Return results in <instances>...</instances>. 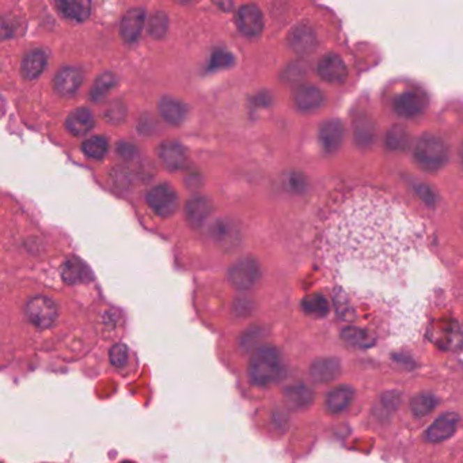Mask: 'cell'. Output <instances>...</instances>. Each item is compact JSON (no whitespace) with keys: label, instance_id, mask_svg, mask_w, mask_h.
I'll return each mask as SVG.
<instances>
[{"label":"cell","instance_id":"obj_1","mask_svg":"<svg viewBox=\"0 0 463 463\" xmlns=\"http://www.w3.org/2000/svg\"><path fill=\"white\" fill-rule=\"evenodd\" d=\"M423 227L404 208L377 193L349 199L326 234V256L341 285L354 291L405 287L424 256Z\"/></svg>","mask_w":463,"mask_h":463},{"label":"cell","instance_id":"obj_2","mask_svg":"<svg viewBox=\"0 0 463 463\" xmlns=\"http://www.w3.org/2000/svg\"><path fill=\"white\" fill-rule=\"evenodd\" d=\"M248 375L255 386L265 387L278 382L283 375L280 354L273 347H259L249 361Z\"/></svg>","mask_w":463,"mask_h":463},{"label":"cell","instance_id":"obj_3","mask_svg":"<svg viewBox=\"0 0 463 463\" xmlns=\"http://www.w3.org/2000/svg\"><path fill=\"white\" fill-rule=\"evenodd\" d=\"M414 158L421 169L427 172H437L447 163L448 147L446 142L437 135L427 133L416 143Z\"/></svg>","mask_w":463,"mask_h":463},{"label":"cell","instance_id":"obj_4","mask_svg":"<svg viewBox=\"0 0 463 463\" xmlns=\"http://www.w3.org/2000/svg\"><path fill=\"white\" fill-rule=\"evenodd\" d=\"M27 319L40 329H48L54 325L59 317L57 305L48 296H34L26 303Z\"/></svg>","mask_w":463,"mask_h":463},{"label":"cell","instance_id":"obj_5","mask_svg":"<svg viewBox=\"0 0 463 463\" xmlns=\"http://www.w3.org/2000/svg\"><path fill=\"white\" fill-rule=\"evenodd\" d=\"M229 282L236 289H250L258 283L261 278V269L257 261L252 257L241 258L236 261L227 273Z\"/></svg>","mask_w":463,"mask_h":463},{"label":"cell","instance_id":"obj_6","mask_svg":"<svg viewBox=\"0 0 463 463\" xmlns=\"http://www.w3.org/2000/svg\"><path fill=\"white\" fill-rule=\"evenodd\" d=\"M147 203L158 216L169 218L179 208V196L169 185L159 183L149 190Z\"/></svg>","mask_w":463,"mask_h":463},{"label":"cell","instance_id":"obj_7","mask_svg":"<svg viewBox=\"0 0 463 463\" xmlns=\"http://www.w3.org/2000/svg\"><path fill=\"white\" fill-rule=\"evenodd\" d=\"M317 71L322 80L331 84H342L348 77V68L344 60L335 53L325 54L319 60Z\"/></svg>","mask_w":463,"mask_h":463},{"label":"cell","instance_id":"obj_8","mask_svg":"<svg viewBox=\"0 0 463 463\" xmlns=\"http://www.w3.org/2000/svg\"><path fill=\"white\" fill-rule=\"evenodd\" d=\"M238 29L248 37H257L264 29V17L255 4H245L236 13Z\"/></svg>","mask_w":463,"mask_h":463},{"label":"cell","instance_id":"obj_9","mask_svg":"<svg viewBox=\"0 0 463 463\" xmlns=\"http://www.w3.org/2000/svg\"><path fill=\"white\" fill-rule=\"evenodd\" d=\"M319 143L325 153L333 154L337 153L344 142L345 128L340 120H328L319 127Z\"/></svg>","mask_w":463,"mask_h":463},{"label":"cell","instance_id":"obj_10","mask_svg":"<svg viewBox=\"0 0 463 463\" xmlns=\"http://www.w3.org/2000/svg\"><path fill=\"white\" fill-rule=\"evenodd\" d=\"M427 107V100L417 91H407L398 96L394 101V110L398 116L413 119L420 116Z\"/></svg>","mask_w":463,"mask_h":463},{"label":"cell","instance_id":"obj_11","mask_svg":"<svg viewBox=\"0 0 463 463\" xmlns=\"http://www.w3.org/2000/svg\"><path fill=\"white\" fill-rule=\"evenodd\" d=\"M83 82V74L77 67H63L54 77V90L61 97H73Z\"/></svg>","mask_w":463,"mask_h":463},{"label":"cell","instance_id":"obj_12","mask_svg":"<svg viewBox=\"0 0 463 463\" xmlns=\"http://www.w3.org/2000/svg\"><path fill=\"white\" fill-rule=\"evenodd\" d=\"M294 103L299 110L310 113V112H315L324 106L325 96L318 87L305 84V86H299L294 91Z\"/></svg>","mask_w":463,"mask_h":463},{"label":"cell","instance_id":"obj_13","mask_svg":"<svg viewBox=\"0 0 463 463\" xmlns=\"http://www.w3.org/2000/svg\"><path fill=\"white\" fill-rule=\"evenodd\" d=\"M460 423V416L455 413H444L427 430L425 439L431 443H439L450 438Z\"/></svg>","mask_w":463,"mask_h":463},{"label":"cell","instance_id":"obj_14","mask_svg":"<svg viewBox=\"0 0 463 463\" xmlns=\"http://www.w3.org/2000/svg\"><path fill=\"white\" fill-rule=\"evenodd\" d=\"M341 374V363L335 358H321L312 363L310 375L317 384H329Z\"/></svg>","mask_w":463,"mask_h":463},{"label":"cell","instance_id":"obj_15","mask_svg":"<svg viewBox=\"0 0 463 463\" xmlns=\"http://www.w3.org/2000/svg\"><path fill=\"white\" fill-rule=\"evenodd\" d=\"M146 22V13L143 8H132L124 15L121 26H120V33L124 41L128 44H133L139 40L142 34V29Z\"/></svg>","mask_w":463,"mask_h":463},{"label":"cell","instance_id":"obj_16","mask_svg":"<svg viewBox=\"0 0 463 463\" xmlns=\"http://www.w3.org/2000/svg\"><path fill=\"white\" fill-rule=\"evenodd\" d=\"M158 155L163 166L169 170H181L186 165V150L177 142H165L160 144Z\"/></svg>","mask_w":463,"mask_h":463},{"label":"cell","instance_id":"obj_17","mask_svg":"<svg viewBox=\"0 0 463 463\" xmlns=\"http://www.w3.org/2000/svg\"><path fill=\"white\" fill-rule=\"evenodd\" d=\"M212 236L219 246L229 249V250L235 249L241 242L239 229L232 222L226 220V219L219 220L213 225Z\"/></svg>","mask_w":463,"mask_h":463},{"label":"cell","instance_id":"obj_18","mask_svg":"<svg viewBox=\"0 0 463 463\" xmlns=\"http://www.w3.org/2000/svg\"><path fill=\"white\" fill-rule=\"evenodd\" d=\"M213 206L212 203L203 196H196L188 202L185 206V215L192 227H202L204 225L209 215L212 213Z\"/></svg>","mask_w":463,"mask_h":463},{"label":"cell","instance_id":"obj_19","mask_svg":"<svg viewBox=\"0 0 463 463\" xmlns=\"http://www.w3.org/2000/svg\"><path fill=\"white\" fill-rule=\"evenodd\" d=\"M289 47L301 54H308L317 47V37L314 30L306 25L296 26L288 37Z\"/></svg>","mask_w":463,"mask_h":463},{"label":"cell","instance_id":"obj_20","mask_svg":"<svg viewBox=\"0 0 463 463\" xmlns=\"http://www.w3.org/2000/svg\"><path fill=\"white\" fill-rule=\"evenodd\" d=\"M45 66H47V53L45 52L40 48L29 51L22 60L21 74L27 80L37 79L45 70Z\"/></svg>","mask_w":463,"mask_h":463},{"label":"cell","instance_id":"obj_21","mask_svg":"<svg viewBox=\"0 0 463 463\" xmlns=\"http://www.w3.org/2000/svg\"><path fill=\"white\" fill-rule=\"evenodd\" d=\"M94 124V116L87 107H79L74 110L66 120V127L75 136L86 135L89 130H91Z\"/></svg>","mask_w":463,"mask_h":463},{"label":"cell","instance_id":"obj_22","mask_svg":"<svg viewBox=\"0 0 463 463\" xmlns=\"http://www.w3.org/2000/svg\"><path fill=\"white\" fill-rule=\"evenodd\" d=\"M158 109L163 120L173 126H179L181 123H183L186 117V106L173 97H163L159 101Z\"/></svg>","mask_w":463,"mask_h":463},{"label":"cell","instance_id":"obj_23","mask_svg":"<svg viewBox=\"0 0 463 463\" xmlns=\"http://www.w3.org/2000/svg\"><path fill=\"white\" fill-rule=\"evenodd\" d=\"M56 6L63 17L75 22H83L90 17L91 4L86 0H77V1L63 0L57 1Z\"/></svg>","mask_w":463,"mask_h":463},{"label":"cell","instance_id":"obj_24","mask_svg":"<svg viewBox=\"0 0 463 463\" xmlns=\"http://www.w3.org/2000/svg\"><path fill=\"white\" fill-rule=\"evenodd\" d=\"M341 337L347 344L355 348H371L377 342V337L372 332L359 326H348L342 329Z\"/></svg>","mask_w":463,"mask_h":463},{"label":"cell","instance_id":"obj_25","mask_svg":"<svg viewBox=\"0 0 463 463\" xmlns=\"http://www.w3.org/2000/svg\"><path fill=\"white\" fill-rule=\"evenodd\" d=\"M284 395H285V402L292 409H305L314 401V391L305 385L288 387Z\"/></svg>","mask_w":463,"mask_h":463},{"label":"cell","instance_id":"obj_26","mask_svg":"<svg viewBox=\"0 0 463 463\" xmlns=\"http://www.w3.org/2000/svg\"><path fill=\"white\" fill-rule=\"evenodd\" d=\"M354 400V390L349 386L333 388L326 397V409L331 413L345 411Z\"/></svg>","mask_w":463,"mask_h":463},{"label":"cell","instance_id":"obj_27","mask_svg":"<svg viewBox=\"0 0 463 463\" xmlns=\"http://www.w3.org/2000/svg\"><path fill=\"white\" fill-rule=\"evenodd\" d=\"M61 278L66 283H83L89 279V269L80 259L71 258L63 264Z\"/></svg>","mask_w":463,"mask_h":463},{"label":"cell","instance_id":"obj_28","mask_svg":"<svg viewBox=\"0 0 463 463\" xmlns=\"http://www.w3.org/2000/svg\"><path fill=\"white\" fill-rule=\"evenodd\" d=\"M411 135L404 126H393L386 136V147L390 151H405L409 146Z\"/></svg>","mask_w":463,"mask_h":463},{"label":"cell","instance_id":"obj_29","mask_svg":"<svg viewBox=\"0 0 463 463\" xmlns=\"http://www.w3.org/2000/svg\"><path fill=\"white\" fill-rule=\"evenodd\" d=\"M116 83H117V77L112 73H105L103 75H100L96 79L91 90H90L91 101L93 103L103 101L106 98L107 93L116 86Z\"/></svg>","mask_w":463,"mask_h":463},{"label":"cell","instance_id":"obj_30","mask_svg":"<svg viewBox=\"0 0 463 463\" xmlns=\"http://www.w3.org/2000/svg\"><path fill=\"white\" fill-rule=\"evenodd\" d=\"M302 308L308 314L314 317H325L331 310L329 302L321 294H312L306 296L302 302Z\"/></svg>","mask_w":463,"mask_h":463},{"label":"cell","instance_id":"obj_31","mask_svg":"<svg viewBox=\"0 0 463 463\" xmlns=\"http://www.w3.org/2000/svg\"><path fill=\"white\" fill-rule=\"evenodd\" d=\"M438 404V400L435 395L430 393H421L416 395L411 402L412 412L416 417H424L428 413L432 412Z\"/></svg>","mask_w":463,"mask_h":463},{"label":"cell","instance_id":"obj_32","mask_svg":"<svg viewBox=\"0 0 463 463\" xmlns=\"http://www.w3.org/2000/svg\"><path fill=\"white\" fill-rule=\"evenodd\" d=\"M82 149H83V153L89 158L100 160L107 153L109 143H107L106 137H103V136H93L83 143Z\"/></svg>","mask_w":463,"mask_h":463},{"label":"cell","instance_id":"obj_33","mask_svg":"<svg viewBox=\"0 0 463 463\" xmlns=\"http://www.w3.org/2000/svg\"><path fill=\"white\" fill-rule=\"evenodd\" d=\"M167 27H169V20L165 13L156 11L151 15L150 22H149V33L153 38H156V40L163 38L167 33Z\"/></svg>","mask_w":463,"mask_h":463},{"label":"cell","instance_id":"obj_34","mask_svg":"<svg viewBox=\"0 0 463 463\" xmlns=\"http://www.w3.org/2000/svg\"><path fill=\"white\" fill-rule=\"evenodd\" d=\"M235 59L232 54V52L226 51L223 48H218L212 52L211 59H209V70H223L229 68L234 64Z\"/></svg>","mask_w":463,"mask_h":463},{"label":"cell","instance_id":"obj_35","mask_svg":"<svg viewBox=\"0 0 463 463\" xmlns=\"http://www.w3.org/2000/svg\"><path fill=\"white\" fill-rule=\"evenodd\" d=\"M284 188L292 193H303L308 188V181L301 173H288L284 177Z\"/></svg>","mask_w":463,"mask_h":463},{"label":"cell","instance_id":"obj_36","mask_svg":"<svg viewBox=\"0 0 463 463\" xmlns=\"http://www.w3.org/2000/svg\"><path fill=\"white\" fill-rule=\"evenodd\" d=\"M109 359L116 368L126 367L129 360V351L127 345L116 344L114 347H112V349L109 352Z\"/></svg>","mask_w":463,"mask_h":463},{"label":"cell","instance_id":"obj_37","mask_svg":"<svg viewBox=\"0 0 463 463\" xmlns=\"http://www.w3.org/2000/svg\"><path fill=\"white\" fill-rule=\"evenodd\" d=\"M356 140L360 146H368L372 143L374 140V127L368 120H360L359 124L356 126Z\"/></svg>","mask_w":463,"mask_h":463},{"label":"cell","instance_id":"obj_38","mask_svg":"<svg viewBox=\"0 0 463 463\" xmlns=\"http://www.w3.org/2000/svg\"><path fill=\"white\" fill-rule=\"evenodd\" d=\"M414 190L417 193V196L427 204L428 206H437V202H438V197H437V193L434 192V189L425 183H418L414 186Z\"/></svg>","mask_w":463,"mask_h":463},{"label":"cell","instance_id":"obj_39","mask_svg":"<svg viewBox=\"0 0 463 463\" xmlns=\"http://www.w3.org/2000/svg\"><path fill=\"white\" fill-rule=\"evenodd\" d=\"M124 114H126V107L123 106V103H114L110 106V109L106 110L105 119L110 123H119V121H123Z\"/></svg>","mask_w":463,"mask_h":463},{"label":"cell","instance_id":"obj_40","mask_svg":"<svg viewBox=\"0 0 463 463\" xmlns=\"http://www.w3.org/2000/svg\"><path fill=\"white\" fill-rule=\"evenodd\" d=\"M305 75H306V68H305V66H303V64H299V63H294V64H291V66L287 68V71H285V74H284V77L292 82V80L302 79Z\"/></svg>","mask_w":463,"mask_h":463},{"label":"cell","instance_id":"obj_41","mask_svg":"<svg viewBox=\"0 0 463 463\" xmlns=\"http://www.w3.org/2000/svg\"><path fill=\"white\" fill-rule=\"evenodd\" d=\"M462 159H463V149H462Z\"/></svg>","mask_w":463,"mask_h":463}]
</instances>
